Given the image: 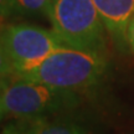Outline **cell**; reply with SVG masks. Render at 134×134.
Wrapping results in <instances>:
<instances>
[{"label": "cell", "instance_id": "cell-14", "mask_svg": "<svg viewBox=\"0 0 134 134\" xmlns=\"http://www.w3.org/2000/svg\"><path fill=\"white\" fill-rule=\"evenodd\" d=\"M1 81H3V80H1Z\"/></svg>", "mask_w": 134, "mask_h": 134}, {"label": "cell", "instance_id": "cell-3", "mask_svg": "<svg viewBox=\"0 0 134 134\" xmlns=\"http://www.w3.org/2000/svg\"><path fill=\"white\" fill-rule=\"evenodd\" d=\"M45 15L66 46L104 51V25L93 0H48Z\"/></svg>", "mask_w": 134, "mask_h": 134}, {"label": "cell", "instance_id": "cell-11", "mask_svg": "<svg viewBox=\"0 0 134 134\" xmlns=\"http://www.w3.org/2000/svg\"><path fill=\"white\" fill-rule=\"evenodd\" d=\"M13 15L11 0H0V19H5Z\"/></svg>", "mask_w": 134, "mask_h": 134}, {"label": "cell", "instance_id": "cell-1", "mask_svg": "<svg viewBox=\"0 0 134 134\" xmlns=\"http://www.w3.org/2000/svg\"><path fill=\"white\" fill-rule=\"evenodd\" d=\"M108 68L103 52L62 46L18 78L81 93L97 86Z\"/></svg>", "mask_w": 134, "mask_h": 134}, {"label": "cell", "instance_id": "cell-12", "mask_svg": "<svg viewBox=\"0 0 134 134\" xmlns=\"http://www.w3.org/2000/svg\"><path fill=\"white\" fill-rule=\"evenodd\" d=\"M8 80H3V81H0V91H1V90H3V87L5 86V85H6V83H8Z\"/></svg>", "mask_w": 134, "mask_h": 134}, {"label": "cell", "instance_id": "cell-7", "mask_svg": "<svg viewBox=\"0 0 134 134\" xmlns=\"http://www.w3.org/2000/svg\"><path fill=\"white\" fill-rule=\"evenodd\" d=\"M48 0H11L13 15L45 14Z\"/></svg>", "mask_w": 134, "mask_h": 134}, {"label": "cell", "instance_id": "cell-4", "mask_svg": "<svg viewBox=\"0 0 134 134\" xmlns=\"http://www.w3.org/2000/svg\"><path fill=\"white\" fill-rule=\"evenodd\" d=\"M0 40L14 67L15 77L34 70L53 51L65 46L53 31L25 23L1 26Z\"/></svg>", "mask_w": 134, "mask_h": 134}, {"label": "cell", "instance_id": "cell-8", "mask_svg": "<svg viewBox=\"0 0 134 134\" xmlns=\"http://www.w3.org/2000/svg\"><path fill=\"white\" fill-rule=\"evenodd\" d=\"M34 119L29 118H18L4 127L0 134H32Z\"/></svg>", "mask_w": 134, "mask_h": 134}, {"label": "cell", "instance_id": "cell-10", "mask_svg": "<svg viewBox=\"0 0 134 134\" xmlns=\"http://www.w3.org/2000/svg\"><path fill=\"white\" fill-rule=\"evenodd\" d=\"M127 45H128V50L134 53V16L130 19L127 27Z\"/></svg>", "mask_w": 134, "mask_h": 134}, {"label": "cell", "instance_id": "cell-5", "mask_svg": "<svg viewBox=\"0 0 134 134\" xmlns=\"http://www.w3.org/2000/svg\"><path fill=\"white\" fill-rule=\"evenodd\" d=\"M104 29L120 51H127V27L134 16V0H93Z\"/></svg>", "mask_w": 134, "mask_h": 134}, {"label": "cell", "instance_id": "cell-13", "mask_svg": "<svg viewBox=\"0 0 134 134\" xmlns=\"http://www.w3.org/2000/svg\"><path fill=\"white\" fill-rule=\"evenodd\" d=\"M1 119H3V118H1V117H0V120H1Z\"/></svg>", "mask_w": 134, "mask_h": 134}, {"label": "cell", "instance_id": "cell-2", "mask_svg": "<svg viewBox=\"0 0 134 134\" xmlns=\"http://www.w3.org/2000/svg\"><path fill=\"white\" fill-rule=\"evenodd\" d=\"M80 93L18 78L0 91V117L42 118L71 112L80 104Z\"/></svg>", "mask_w": 134, "mask_h": 134}, {"label": "cell", "instance_id": "cell-6", "mask_svg": "<svg viewBox=\"0 0 134 134\" xmlns=\"http://www.w3.org/2000/svg\"><path fill=\"white\" fill-rule=\"evenodd\" d=\"M32 134H98V132L85 120L61 113L53 118H35Z\"/></svg>", "mask_w": 134, "mask_h": 134}, {"label": "cell", "instance_id": "cell-9", "mask_svg": "<svg viewBox=\"0 0 134 134\" xmlns=\"http://www.w3.org/2000/svg\"><path fill=\"white\" fill-rule=\"evenodd\" d=\"M10 76H15L14 67L11 65V61L5 51L4 45L0 40V81L8 80Z\"/></svg>", "mask_w": 134, "mask_h": 134}]
</instances>
